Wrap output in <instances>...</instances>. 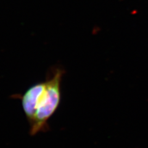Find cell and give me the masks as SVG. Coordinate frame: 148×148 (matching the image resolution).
I'll return each mask as SVG.
<instances>
[{
	"mask_svg": "<svg viewBox=\"0 0 148 148\" xmlns=\"http://www.w3.org/2000/svg\"><path fill=\"white\" fill-rule=\"evenodd\" d=\"M63 73L62 71L57 69L45 82L32 86L21 96L31 135H36L48 129V120L54 114L61 102Z\"/></svg>",
	"mask_w": 148,
	"mask_h": 148,
	"instance_id": "cell-1",
	"label": "cell"
}]
</instances>
